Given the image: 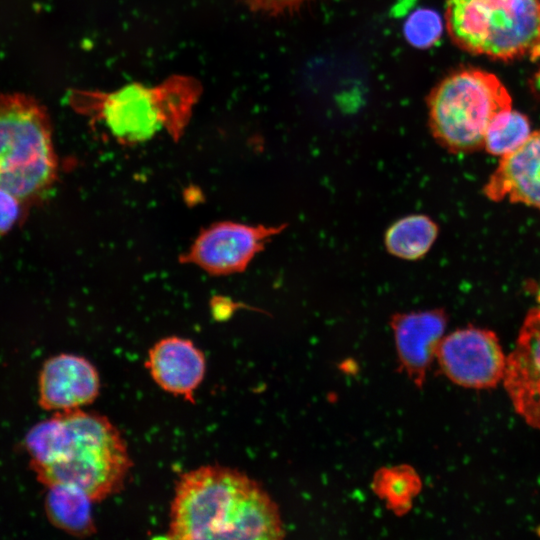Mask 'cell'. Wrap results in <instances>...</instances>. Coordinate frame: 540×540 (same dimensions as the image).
Masks as SVG:
<instances>
[{
    "mask_svg": "<svg viewBox=\"0 0 540 540\" xmlns=\"http://www.w3.org/2000/svg\"><path fill=\"white\" fill-rule=\"evenodd\" d=\"M32 468L45 485L67 484L93 502L119 492L132 461L124 438L104 415L74 409L56 412L26 435Z\"/></svg>",
    "mask_w": 540,
    "mask_h": 540,
    "instance_id": "6da1fadb",
    "label": "cell"
},
{
    "mask_svg": "<svg viewBox=\"0 0 540 540\" xmlns=\"http://www.w3.org/2000/svg\"><path fill=\"white\" fill-rule=\"evenodd\" d=\"M167 537L171 539H280L278 508L243 472L205 465L183 473L175 486Z\"/></svg>",
    "mask_w": 540,
    "mask_h": 540,
    "instance_id": "7a4b0ae2",
    "label": "cell"
},
{
    "mask_svg": "<svg viewBox=\"0 0 540 540\" xmlns=\"http://www.w3.org/2000/svg\"><path fill=\"white\" fill-rule=\"evenodd\" d=\"M200 94L195 79L172 76L152 87L133 83L111 92L74 91L70 103L77 112L101 122L118 142L132 145L161 130L178 140Z\"/></svg>",
    "mask_w": 540,
    "mask_h": 540,
    "instance_id": "3957f363",
    "label": "cell"
},
{
    "mask_svg": "<svg viewBox=\"0 0 540 540\" xmlns=\"http://www.w3.org/2000/svg\"><path fill=\"white\" fill-rule=\"evenodd\" d=\"M57 176L47 110L29 95L0 93V187L32 204L52 188Z\"/></svg>",
    "mask_w": 540,
    "mask_h": 540,
    "instance_id": "277c9868",
    "label": "cell"
},
{
    "mask_svg": "<svg viewBox=\"0 0 540 540\" xmlns=\"http://www.w3.org/2000/svg\"><path fill=\"white\" fill-rule=\"evenodd\" d=\"M427 104L431 134L452 153L484 147L492 120L512 109L511 97L501 81L477 69L458 70L445 77L430 92Z\"/></svg>",
    "mask_w": 540,
    "mask_h": 540,
    "instance_id": "5b68a950",
    "label": "cell"
},
{
    "mask_svg": "<svg viewBox=\"0 0 540 540\" xmlns=\"http://www.w3.org/2000/svg\"><path fill=\"white\" fill-rule=\"evenodd\" d=\"M446 25L461 49L501 60L530 52L540 0H446Z\"/></svg>",
    "mask_w": 540,
    "mask_h": 540,
    "instance_id": "8992f818",
    "label": "cell"
},
{
    "mask_svg": "<svg viewBox=\"0 0 540 540\" xmlns=\"http://www.w3.org/2000/svg\"><path fill=\"white\" fill-rule=\"evenodd\" d=\"M287 223L250 225L233 221L216 222L203 229L179 261L217 276L243 272L253 258Z\"/></svg>",
    "mask_w": 540,
    "mask_h": 540,
    "instance_id": "52a82bcc",
    "label": "cell"
},
{
    "mask_svg": "<svg viewBox=\"0 0 540 540\" xmlns=\"http://www.w3.org/2000/svg\"><path fill=\"white\" fill-rule=\"evenodd\" d=\"M436 356L443 373L463 387H494L505 375L507 358L496 335L488 330H456L441 339Z\"/></svg>",
    "mask_w": 540,
    "mask_h": 540,
    "instance_id": "ba28073f",
    "label": "cell"
},
{
    "mask_svg": "<svg viewBox=\"0 0 540 540\" xmlns=\"http://www.w3.org/2000/svg\"><path fill=\"white\" fill-rule=\"evenodd\" d=\"M504 387L515 411L540 430V307L526 316L507 357Z\"/></svg>",
    "mask_w": 540,
    "mask_h": 540,
    "instance_id": "9c48e42d",
    "label": "cell"
},
{
    "mask_svg": "<svg viewBox=\"0 0 540 540\" xmlns=\"http://www.w3.org/2000/svg\"><path fill=\"white\" fill-rule=\"evenodd\" d=\"M100 386L99 373L89 360L58 354L47 359L40 370L39 404L56 412L80 409L95 401Z\"/></svg>",
    "mask_w": 540,
    "mask_h": 540,
    "instance_id": "30bf717a",
    "label": "cell"
},
{
    "mask_svg": "<svg viewBox=\"0 0 540 540\" xmlns=\"http://www.w3.org/2000/svg\"><path fill=\"white\" fill-rule=\"evenodd\" d=\"M446 324L447 316L441 309L396 313L391 317L400 365L417 387L423 385Z\"/></svg>",
    "mask_w": 540,
    "mask_h": 540,
    "instance_id": "8fae6325",
    "label": "cell"
},
{
    "mask_svg": "<svg viewBox=\"0 0 540 540\" xmlns=\"http://www.w3.org/2000/svg\"><path fill=\"white\" fill-rule=\"evenodd\" d=\"M146 367L161 389L193 402L206 373V359L191 340L170 336L150 348Z\"/></svg>",
    "mask_w": 540,
    "mask_h": 540,
    "instance_id": "7c38bea8",
    "label": "cell"
},
{
    "mask_svg": "<svg viewBox=\"0 0 540 540\" xmlns=\"http://www.w3.org/2000/svg\"><path fill=\"white\" fill-rule=\"evenodd\" d=\"M484 193L493 201L508 199L540 209V131L501 157Z\"/></svg>",
    "mask_w": 540,
    "mask_h": 540,
    "instance_id": "4fadbf2b",
    "label": "cell"
},
{
    "mask_svg": "<svg viewBox=\"0 0 540 540\" xmlns=\"http://www.w3.org/2000/svg\"><path fill=\"white\" fill-rule=\"evenodd\" d=\"M45 511L50 522L74 536H89L96 531L92 499L80 488L67 484L46 486Z\"/></svg>",
    "mask_w": 540,
    "mask_h": 540,
    "instance_id": "5bb4252c",
    "label": "cell"
},
{
    "mask_svg": "<svg viewBox=\"0 0 540 540\" xmlns=\"http://www.w3.org/2000/svg\"><path fill=\"white\" fill-rule=\"evenodd\" d=\"M438 231V225L429 216L407 215L387 228L384 245L387 252L398 259L419 260L431 249Z\"/></svg>",
    "mask_w": 540,
    "mask_h": 540,
    "instance_id": "9a60e30c",
    "label": "cell"
},
{
    "mask_svg": "<svg viewBox=\"0 0 540 540\" xmlns=\"http://www.w3.org/2000/svg\"><path fill=\"white\" fill-rule=\"evenodd\" d=\"M375 492L396 513H405L421 488V481L411 467L398 466L381 469L374 477Z\"/></svg>",
    "mask_w": 540,
    "mask_h": 540,
    "instance_id": "2e32d148",
    "label": "cell"
},
{
    "mask_svg": "<svg viewBox=\"0 0 540 540\" xmlns=\"http://www.w3.org/2000/svg\"><path fill=\"white\" fill-rule=\"evenodd\" d=\"M530 134L527 117L509 109L492 120L486 132L484 148L490 154L502 157L522 145Z\"/></svg>",
    "mask_w": 540,
    "mask_h": 540,
    "instance_id": "e0dca14e",
    "label": "cell"
},
{
    "mask_svg": "<svg viewBox=\"0 0 540 540\" xmlns=\"http://www.w3.org/2000/svg\"><path fill=\"white\" fill-rule=\"evenodd\" d=\"M443 30L442 20L438 13L430 9H418L405 21L404 36L417 48H428L434 45Z\"/></svg>",
    "mask_w": 540,
    "mask_h": 540,
    "instance_id": "ac0fdd59",
    "label": "cell"
},
{
    "mask_svg": "<svg viewBox=\"0 0 540 540\" xmlns=\"http://www.w3.org/2000/svg\"><path fill=\"white\" fill-rule=\"evenodd\" d=\"M24 205L21 199L0 187V236L8 233L22 218Z\"/></svg>",
    "mask_w": 540,
    "mask_h": 540,
    "instance_id": "d6986e66",
    "label": "cell"
},
{
    "mask_svg": "<svg viewBox=\"0 0 540 540\" xmlns=\"http://www.w3.org/2000/svg\"><path fill=\"white\" fill-rule=\"evenodd\" d=\"M254 12L278 15L291 12L311 0H242Z\"/></svg>",
    "mask_w": 540,
    "mask_h": 540,
    "instance_id": "ffe728a7",
    "label": "cell"
},
{
    "mask_svg": "<svg viewBox=\"0 0 540 540\" xmlns=\"http://www.w3.org/2000/svg\"><path fill=\"white\" fill-rule=\"evenodd\" d=\"M529 53L533 61L540 60V20L537 38Z\"/></svg>",
    "mask_w": 540,
    "mask_h": 540,
    "instance_id": "44dd1931",
    "label": "cell"
},
{
    "mask_svg": "<svg viewBox=\"0 0 540 540\" xmlns=\"http://www.w3.org/2000/svg\"><path fill=\"white\" fill-rule=\"evenodd\" d=\"M536 85L538 89L540 90V74L536 77Z\"/></svg>",
    "mask_w": 540,
    "mask_h": 540,
    "instance_id": "7402d4cb",
    "label": "cell"
},
{
    "mask_svg": "<svg viewBox=\"0 0 540 540\" xmlns=\"http://www.w3.org/2000/svg\"><path fill=\"white\" fill-rule=\"evenodd\" d=\"M537 300L540 304V286H539V289L537 290Z\"/></svg>",
    "mask_w": 540,
    "mask_h": 540,
    "instance_id": "603a6c76",
    "label": "cell"
}]
</instances>
